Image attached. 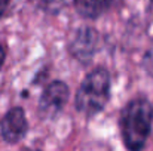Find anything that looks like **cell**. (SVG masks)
I'll return each mask as SVG.
<instances>
[{"label": "cell", "instance_id": "6da1fadb", "mask_svg": "<svg viewBox=\"0 0 153 151\" xmlns=\"http://www.w3.org/2000/svg\"><path fill=\"white\" fill-rule=\"evenodd\" d=\"M153 104L144 96L128 101L120 111L119 129L128 151H143L152 133Z\"/></svg>", "mask_w": 153, "mask_h": 151}, {"label": "cell", "instance_id": "7a4b0ae2", "mask_svg": "<svg viewBox=\"0 0 153 151\" xmlns=\"http://www.w3.org/2000/svg\"><path fill=\"white\" fill-rule=\"evenodd\" d=\"M111 91V76L105 67H97L91 70L82 80L76 96L74 107L76 110L86 116L94 117L101 113L110 101Z\"/></svg>", "mask_w": 153, "mask_h": 151}, {"label": "cell", "instance_id": "3957f363", "mask_svg": "<svg viewBox=\"0 0 153 151\" xmlns=\"http://www.w3.org/2000/svg\"><path fill=\"white\" fill-rule=\"evenodd\" d=\"M100 33L92 27H80L67 43V52L82 64H89L100 49Z\"/></svg>", "mask_w": 153, "mask_h": 151}, {"label": "cell", "instance_id": "277c9868", "mask_svg": "<svg viewBox=\"0 0 153 151\" xmlns=\"http://www.w3.org/2000/svg\"><path fill=\"white\" fill-rule=\"evenodd\" d=\"M70 98V88L62 80L49 82L39 98V114L42 119H53L56 117L65 107Z\"/></svg>", "mask_w": 153, "mask_h": 151}, {"label": "cell", "instance_id": "5b68a950", "mask_svg": "<svg viewBox=\"0 0 153 151\" xmlns=\"http://www.w3.org/2000/svg\"><path fill=\"white\" fill-rule=\"evenodd\" d=\"M28 132V122L22 107H13L6 111L0 122V135L7 144H18Z\"/></svg>", "mask_w": 153, "mask_h": 151}, {"label": "cell", "instance_id": "8992f818", "mask_svg": "<svg viewBox=\"0 0 153 151\" xmlns=\"http://www.w3.org/2000/svg\"><path fill=\"white\" fill-rule=\"evenodd\" d=\"M114 0H73L76 12L86 19H97L110 9Z\"/></svg>", "mask_w": 153, "mask_h": 151}, {"label": "cell", "instance_id": "52a82bcc", "mask_svg": "<svg viewBox=\"0 0 153 151\" xmlns=\"http://www.w3.org/2000/svg\"><path fill=\"white\" fill-rule=\"evenodd\" d=\"M36 3L43 12L51 13V15H56L64 7L65 0H36Z\"/></svg>", "mask_w": 153, "mask_h": 151}, {"label": "cell", "instance_id": "ba28073f", "mask_svg": "<svg viewBox=\"0 0 153 151\" xmlns=\"http://www.w3.org/2000/svg\"><path fill=\"white\" fill-rule=\"evenodd\" d=\"M4 61H6V46L3 43H0V70H1Z\"/></svg>", "mask_w": 153, "mask_h": 151}, {"label": "cell", "instance_id": "9c48e42d", "mask_svg": "<svg viewBox=\"0 0 153 151\" xmlns=\"http://www.w3.org/2000/svg\"><path fill=\"white\" fill-rule=\"evenodd\" d=\"M9 3H10V0H0V18L4 15L6 9L9 7Z\"/></svg>", "mask_w": 153, "mask_h": 151}, {"label": "cell", "instance_id": "30bf717a", "mask_svg": "<svg viewBox=\"0 0 153 151\" xmlns=\"http://www.w3.org/2000/svg\"><path fill=\"white\" fill-rule=\"evenodd\" d=\"M27 151H39V150H27Z\"/></svg>", "mask_w": 153, "mask_h": 151}, {"label": "cell", "instance_id": "8fae6325", "mask_svg": "<svg viewBox=\"0 0 153 151\" xmlns=\"http://www.w3.org/2000/svg\"><path fill=\"white\" fill-rule=\"evenodd\" d=\"M152 1H153V0H152Z\"/></svg>", "mask_w": 153, "mask_h": 151}]
</instances>
